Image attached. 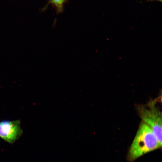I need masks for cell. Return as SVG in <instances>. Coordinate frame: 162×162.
Returning a JSON list of instances; mask_svg holds the SVG:
<instances>
[{
  "label": "cell",
  "mask_w": 162,
  "mask_h": 162,
  "mask_svg": "<svg viewBox=\"0 0 162 162\" xmlns=\"http://www.w3.org/2000/svg\"><path fill=\"white\" fill-rule=\"evenodd\" d=\"M161 146L152 129L142 122L130 148L128 159L129 161H133Z\"/></svg>",
  "instance_id": "obj_1"
},
{
  "label": "cell",
  "mask_w": 162,
  "mask_h": 162,
  "mask_svg": "<svg viewBox=\"0 0 162 162\" xmlns=\"http://www.w3.org/2000/svg\"><path fill=\"white\" fill-rule=\"evenodd\" d=\"M156 103L152 100L146 104H138L136 109L142 122L152 129L162 145V113Z\"/></svg>",
  "instance_id": "obj_2"
},
{
  "label": "cell",
  "mask_w": 162,
  "mask_h": 162,
  "mask_svg": "<svg viewBox=\"0 0 162 162\" xmlns=\"http://www.w3.org/2000/svg\"><path fill=\"white\" fill-rule=\"evenodd\" d=\"M20 120H4L0 122V138L12 144L22 134Z\"/></svg>",
  "instance_id": "obj_3"
},
{
  "label": "cell",
  "mask_w": 162,
  "mask_h": 162,
  "mask_svg": "<svg viewBox=\"0 0 162 162\" xmlns=\"http://www.w3.org/2000/svg\"><path fill=\"white\" fill-rule=\"evenodd\" d=\"M66 0H49L48 4H51L56 8L58 13L62 12L63 10V5Z\"/></svg>",
  "instance_id": "obj_4"
},
{
  "label": "cell",
  "mask_w": 162,
  "mask_h": 162,
  "mask_svg": "<svg viewBox=\"0 0 162 162\" xmlns=\"http://www.w3.org/2000/svg\"><path fill=\"white\" fill-rule=\"evenodd\" d=\"M157 0V1H160V2H162V0Z\"/></svg>",
  "instance_id": "obj_5"
}]
</instances>
